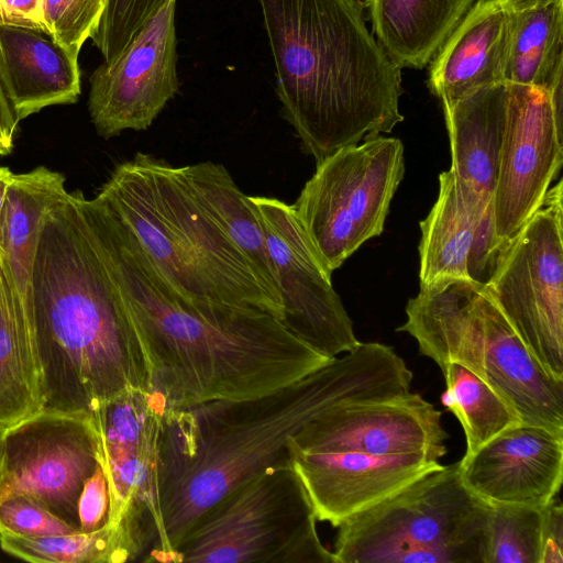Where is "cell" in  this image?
<instances>
[{
	"label": "cell",
	"mask_w": 563,
	"mask_h": 563,
	"mask_svg": "<svg viewBox=\"0 0 563 563\" xmlns=\"http://www.w3.org/2000/svg\"><path fill=\"white\" fill-rule=\"evenodd\" d=\"M100 456L90 413L42 409L3 431L0 500L29 496L79 530L78 499Z\"/></svg>",
	"instance_id": "cell-12"
},
{
	"label": "cell",
	"mask_w": 563,
	"mask_h": 563,
	"mask_svg": "<svg viewBox=\"0 0 563 563\" xmlns=\"http://www.w3.org/2000/svg\"><path fill=\"white\" fill-rule=\"evenodd\" d=\"M19 122L0 85V131L12 145Z\"/></svg>",
	"instance_id": "cell-38"
},
{
	"label": "cell",
	"mask_w": 563,
	"mask_h": 563,
	"mask_svg": "<svg viewBox=\"0 0 563 563\" xmlns=\"http://www.w3.org/2000/svg\"><path fill=\"white\" fill-rule=\"evenodd\" d=\"M307 490L286 455L205 511L175 563H336L321 542Z\"/></svg>",
	"instance_id": "cell-8"
},
{
	"label": "cell",
	"mask_w": 563,
	"mask_h": 563,
	"mask_svg": "<svg viewBox=\"0 0 563 563\" xmlns=\"http://www.w3.org/2000/svg\"><path fill=\"white\" fill-rule=\"evenodd\" d=\"M562 180L507 247L485 289L548 375L563 380Z\"/></svg>",
	"instance_id": "cell-10"
},
{
	"label": "cell",
	"mask_w": 563,
	"mask_h": 563,
	"mask_svg": "<svg viewBox=\"0 0 563 563\" xmlns=\"http://www.w3.org/2000/svg\"><path fill=\"white\" fill-rule=\"evenodd\" d=\"M476 0H365L376 40L401 68L427 67Z\"/></svg>",
	"instance_id": "cell-23"
},
{
	"label": "cell",
	"mask_w": 563,
	"mask_h": 563,
	"mask_svg": "<svg viewBox=\"0 0 563 563\" xmlns=\"http://www.w3.org/2000/svg\"><path fill=\"white\" fill-rule=\"evenodd\" d=\"M487 206L464 191L451 169L439 175L438 198L420 222V289L468 279L467 255L478 219Z\"/></svg>",
	"instance_id": "cell-24"
},
{
	"label": "cell",
	"mask_w": 563,
	"mask_h": 563,
	"mask_svg": "<svg viewBox=\"0 0 563 563\" xmlns=\"http://www.w3.org/2000/svg\"><path fill=\"white\" fill-rule=\"evenodd\" d=\"M13 173L4 166H0V213L5 202L9 186L13 178Z\"/></svg>",
	"instance_id": "cell-39"
},
{
	"label": "cell",
	"mask_w": 563,
	"mask_h": 563,
	"mask_svg": "<svg viewBox=\"0 0 563 563\" xmlns=\"http://www.w3.org/2000/svg\"><path fill=\"white\" fill-rule=\"evenodd\" d=\"M77 509L79 531L81 532H92L109 523V488L100 463L93 474L85 482Z\"/></svg>",
	"instance_id": "cell-35"
},
{
	"label": "cell",
	"mask_w": 563,
	"mask_h": 563,
	"mask_svg": "<svg viewBox=\"0 0 563 563\" xmlns=\"http://www.w3.org/2000/svg\"><path fill=\"white\" fill-rule=\"evenodd\" d=\"M440 369L446 387L443 404L462 426L466 442L465 455L520 422L511 407L464 366L451 362Z\"/></svg>",
	"instance_id": "cell-28"
},
{
	"label": "cell",
	"mask_w": 563,
	"mask_h": 563,
	"mask_svg": "<svg viewBox=\"0 0 563 563\" xmlns=\"http://www.w3.org/2000/svg\"><path fill=\"white\" fill-rule=\"evenodd\" d=\"M489 505L485 563H540L543 506Z\"/></svg>",
	"instance_id": "cell-30"
},
{
	"label": "cell",
	"mask_w": 563,
	"mask_h": 563,
	"mask_svg": "<svg viewBox=\"0 0 563 563\" xmlns=\"http://www.w3.org/2000/svg\"><path fill=\"white\" fill-rule=\"evenodd\" d=\"M373 374L358 353L330 358L272 393L166 408L158 462V539L145 562H174L177 547L223 495L288 455L287 443L333 406L368 396Z\"/></svg>",
	"instance_id": "cell-3"
},
{
	"label": "cell",
	"mask_w": 563,
	"mask_h": 563,
	"mask_svg": "<svg viewBox=\"0 0 563 563\" xmlns=\"http://www.w3.org/2000/svg\"><path fill=\"white\" fill-rule=\"evenodd\" d=\"M43 0H0V26H18L44 33Z\"/></svg>",
	"instance_id": "cell-37"
},
{
	"label": "cell",
	"mask_w": 563,
	"mask_h": 563,
	"mask_svg": "<svg viewBox=\"0 0 563 563\" xmlns=\"http://www.w3.org/2000/svg\"><path fill=\"white\" fill-rule=\"evenodd\" d=\"M562 80L563 0L514 11L505 81L552 95Z\"/></svg>",
	"instance_id": "cell-27"
},
{
	"label": "cell",
	"mask_w": 563,
	"mask_h": 563,
	"mask_svg": "<svg viewBox=\"0 0 563 563\" xmlns=\"http://www.w3.org/2000/svg\"><path fill=\"white\" fill-rule=\"evenodd\" d=\"M106 1V0H104Z\"/></svg>",
	"instance_id": "cell-44"
},
{
	"label": "cell",
	"mask_w": 563,
	"mask_h": 563,
	"mask_svg": "<svg viewBox=\"0 0 563 563\" xmlns=\"http://www.w3.org/2000/svg\"><path fill=\"white\" fill-rule=\"evenodd\" d=\"M404 174L401 141L382 135L341 147L317 163L291 206L328 272L380 235Z\"/></svg>",
	"instance_id": "cell-9"
},
{
	"label": "cell",
	"mask_w": 563,
	"mask_h": 563,
	"mask_svg": "<svg viewBox=\"0 0 563 563\" xmlns=\"http://www.w3.org/2000/svg\"><path fill=\"white\" fill-rule=\"evenodd\" d=\"M506 250L496 236L492 201L481 214L475 229L466 262L468 279L487 285Z\"/></svg>",
	"instance_id": "cell-34"
},
{
	"label": "cell",
	"mask_w": 563,
	"mask_h": 563,
	"mask_svg": "<svg viewBox=\"0 0 563 563\" xmlns=\"http://www.w3.org/2000/svg\"><path fill=\"white\" fill-rule=\"evenodd\" d=\"M3 429L0 428V476L2 472V464H3Z\"/></svg>",
	"instance_id": "cell-42"
},
{
	"label": "cell",
	"mask_w": 563,
	"mask_h": 563,
	"mask_svg": "<svg viewBox=\"0 0 563 563\" xmlns=\"http://www.w3.org/2000/svg\"><path fill=\"white\" fill-rule=\"evenodd\" d=\"M97 196L176 295L196 305L254 309L282 320L280 299L200 208L178 167L139 152L115 166Z\"/></svg>",
	"instance_id": "cell-5"
},
{
	"label": "cell",
	"mask_w": 563,
	"mask_h": 563,
	"mask_svg": "<svg viewBox=\"0 0 563 563\" xmlns=\"http://www.w3.org/2000/svg\"><path fill=\"white\" fill-rule=\"evenodd\" d=\"M200 208L240 250L267 288L280 299L257 208L228 169L213 162L178 167ZM282 301V299H280Z\"/></svg>",
	"instance_id": "cell-25"
},
{
	"label": "cell",
	"mask_w": 563,
	"mask_h": 563,
	"mask_svg": "<svg viewBox=\"0 0 563 563\" xmlns=\"http://www.w3.org/2000/svg\"><path fill=\"white\" fill-rule=\"evenodd\" d=\"M90 202L151 390L166 408L262 396L330 360L269 313L179 297L119 217L98 196Z\"/></svg>",
	"instance_id": "cell-1"
},
{
	"label": "cell",
	"mask_w": 563,
	"mask_h": 563,
	"mask_svg": "<svg viewBox=\"0 0 563 563\" xmlns=\"http://www.w3.org/2000/svg\"><path fill=\"white\" fill-rule=\"evenodd\" d=\"M12 146L13 145L5 140L2 132L0 131V151L3 153V155L9 154L12 150Z\"/></svg>",
	"instance_id": "cell-41"
},
{
	"label": "cell",
	"mask_w": 563,
	"mask_h": 563,
	"mask_svg": "<svg viewBox=\"0 0 563 563\" xmlns=\"http://www.w3.org/2000/svg\"><path fill=\"white\" fill-rule=\"evenodd\" d=\"M257 1L283 117L316 164L402 122V68L369 32L358 0Z\"/></svg>",
	"instance_id": "cell-4"
},
{
	"label": "cell",
	"mask_w": 563,
	"mask_h": 563,
	"mask_svg": "<svg viewBox=\"0 0 563 563\" xmlns=\"http://www.w3.org/2000/svg\"><path fill=\"white\" fill-rule=\"evenodd\" d=\"M44 35L0 26V85L19 121L51 106L75 103L81 92L78 58Z\"/></svg>",
	"instance_id": "cell-20"
},
{
	"label": "cell",
	"mask_w": 563,
	"mask_h": 563,
	"mask_svg": "<svg viewBox=\"0 0 563 563\" xmlns=\"http://www.w3.org/2000/svg\"><path fill=\"white\" fill-rule=\"evenodd\" d=\"M465 486L488 504L541 507L563 478V434L518 422L459 461Z\"/></svg>",
	"instance_id": "cell-17"
},
{
	"label": "cell",
	"mask_w": 563,
	"mask_h": 563,
	"mask_svg": "<svg viewBox=\"0 0 563 563\" xmlns=\"http://www.w3.org/2000/svg\"><path fill=\"white\" fill-rule=\"evenodd\" d=\"M103 9L104 0H43L44 34L78 58L84 43L95 34Z\"/></svg>",
	"instance_id": "cell-31"
},
{
	"label": "cell",
	"mask_w": 563,
	"mask_h": 563,
	"mask_svg": "<svg viewBox=\"0 0 563 563\" xmlns=\"http://www.w3.org/2000/svg\"><path fill=\"white\" fill-rule=\"evenodd\" d=\"M2 155H3V153L0 151V156H2Z\"/></svg>",
	"instance_id": "cell-43"
},
{
	"label": "cell",
	"mask_w": 563,
	"mask_h": 563,
	"mask_svg": "<svg viewBox=\"0 0 563 563\" xmlns=\"http://www.w3.org/2000/svg\"><path fill=\"white\" fill-rule=\"evenodd\" d=\"M511 10L501 0H476L429 64L428 85L442 107L506 82Z\"/></svg>",
	"instance_id": "cell-19"
},
{
	"label": "cell",
	"mask_w": 563,
	"mask_h": 563,
	"mask_svg": "<svg viewBox=\"0 0 563 563\" xmlns=\"http://www.w3.org/2000/svg\"><path fill=\"white\" fill-rule=\"evenodd\" d=\"M66 191L64 176L47 167L14 174L0 213V249L32 318V273L41 222L49 206Z\"/></svg>",
	"instance_id": "cell-26"
},
{
	"label": "cell",
	"mask_w": 563,
	"mask_h": 563,
	"mask_svg": "<svg viewBox=\"0 0 563 563\" xmlns=\"http://www.w3.org/2000/svg\"><path fill=\"white\" fill-rule=\"evenodd\" d=\"M507 82L483 87L443 108L451 170L462 189L489 203L497 181L507 117Z\"/></svg>",
	"instance_id": "cell-21"
},
{
	"label": "cell",
	"mask_w": 563,
	"mask_h": 563,
	"mask_svg": "<svg viewBox=\"0 0 563 563\" xmlns=\"http://www.w3.org/2000/svg\"><path fill=\"white\" fill-rule=\"evenodd\" d=\"M43 409L88 412L129 390L152 393L90 199L66 191L46 210L32 273Z\"/></svg>",
	"instance_id": "cell-2"
},
{
	"label": "cell",
	"mask_w": 563,
	"mask_h": 563,
	"mask_svg": "<svg viewBox=\"0 0 563 563\" xmlns=\"http://www.w3.org/2000/svg\"><path fill=\"white\" fill-rule=\"evenodd\" d=\"M449 434L442 412L418 393L390 399L346 401L320 413L287 448L309 453H422L440 460Z\"/></svg>",
	"instance_id": "cell-16"
},
{
	"label": "cell",
	"mask_w": 563,
	"mask_h": 563,
	"mask_svg": "<svg viewBox=\"0 0 563 563\" xmlns=\"http://www.w3.org/2000/svg\"><path fill=\"white\" fill-rule=\"evenodd\" d=\"M397 331L440 368L453 362L475 374L521 423L563 434V380L539 365L484 286L454 279L420 289Z\"/></svg>",
	"instance_id": "cell-6"
},
{
	"label": "cell",
	"mask_w": 563,
	"mask_h": 563,
	"mask_svg": "<svg viewBox=\"0 0 563 563\" xmlns=\"http://www.w3.org/2000/svg\"><path fill=\"white\" fill-rule=\"evenodd\" d=\"M318 521L339 527L441 464L422 453H309L287 448Z\"/></svg>",
	"instance_id": "cell-18"
},
{
	"label": "cell",
	"mask_w": 563,
	"mask_h": 563,
	"mask_svg": "<svg viewBox=\"0 0 563 563\" xmlns=\"http://www.w3.org/2000/svg\"><path fill=\"white\" fill-rule=\"evenodd\" d=\"M507 117L493 195L495 230L508 247L540 208L563 163L562 104L507 82Z\"/></svg>",
	"instance_id": "cell-14"
},
{
	"label": "cell",
	"mask_w": 563,
	"mask_h": 563,
	"mask_svg": "<svg viewBox=\"0 0 563 563\" xmlns=\"http://www.w3.org/2000/svg\"><path fill=\"white\" fill-rule=\"evenodd\" d=\"M165 401L129 390L95 408L100 464L109 496V525L123 538L130 561H145L159 533L158 462Z\"/></svg>",
	"instance_id": "cell-11"
},
{
	"label": "cell",
	"mask_w": 563,
	"mask_h": 563,
	"mask_svg": "<svg viewBox=\"0 0 563 563\" xmlns=\"http://www.w3.org/2000/svg\"><path fill=\"white\" fill-rule=\"evenodd\" d=\"M176 0H168L112 63L90 76L88 109L104 139L148 129L179 89Z\"/></svg>",
	"instance_id": "cell-15"
},
{
	"label": "cell",
	"mask_w": 563,
	"mask_h": 563,
	"mask_svg": "<svg viewBox=\"0 0 563 563\" xmlns=\"http://www.w3.org/2000/svg\"><path fill=\"white\" fill-rule=\"evenodd\" d=\"M540 563H563V508L558 496L542 507Z\"/></svg>",
	"instance_id": "cell-36"
},
{
	"label": "cell",
	"mask_w": 563,
	"mask_h": 563,
	"mask_svg": "<svg viewBox=\"0 0 563 563\" xmlns=\"http://www.w3.org/2000/svg\"><path fill=\"white\" fill-rule=\"evenodd\" d=\"M490 505L441 465L338 528L336 563H485Z\"/></svg>",
	"instance_id": "cell-7"
},
{
	"label": "cell",
	"mask_w": 563,
	"mask_h": 563,
	"mask_svg": "<svg viewBox=\"0 0 563 563\" xmlns=\"http://www.w3.org/2000/svg\"><path fill=\"white\" fill-rule=\"evenodd\" d=\"M29 537H48L76 532L37 500L15 495L0 500V532Z\"/></svg>",
	"instance_id": "cell-33"
},
{
	"label": "cell",
	"mask_w": 563,
	"mask_h": 563,
	"mask_svg": "<svg viewBox=\"0 0 563 563\" xmlns=\"http://www.w3.org/2000/svg\"><path fill=\"white\" fill-rule=\"evenodd\" d=\"M260 213L283 303V325L299 340L333 358L353 350V323L302 229L291 205L250 196Z\"/></svg>",
	"instance_id": "cell-13"
},
{
	"label": "cell",
	"mask_w": 563,
	"mask_h": 563,
	"mask_svg": "<svg viewBox=\"0 0 563 563\" xmlns=\"http://www.w3.org/2000/svg\"><path fill=\"white\" fill-rule=\"evenodd\" d=\"M0 548L11 556L29 562L123 563L129 562L122 536L111 525L92 531L48 537L0 532Z\"/></svg>",
	"instance_id": "cell-29"
},
{
	"label": "cell",
	"mask_w": 563,
	"mask_h": 563,
	"mask_svg": "<svg viewBox=\"0 0 563 563\" xmlns=\"http://www.w3.org/2000/svg\"><path fill=\"white\" fill-rule=\"evenodd\" d=\"M168 0H106L99 25L91 36L104 63H112L143 25Z\"/></svg>",
	"instance_id": "cell-32"
},
{
	"label": "cell",
	"mask_w": 563,
	"mask_h": 563,
	"mask_svg": "<svg viewBox=\"0 0 563 563\" xmlns=\"http://www.w3.org/2000/svg\"><path fill=\"white\" fill-rule=\"evenodd\" d=\"M43 409L33 318L25 311L0 249V428Z\"/></svg>",
	"instance_id": "cell-22"
},
{
	"label": "cell",
	"mask_w": 563,
	"mask_h": 563,
	"mask_svg": "<svg viewBox=\"0 0 563 563\" xmlns=\"http://www.w3.org/2000/svg\"><path fill=\"white\" fill-rule=\"evenodd\" d=\"M501 1L505 2L511 10L519 11V10L545 4V3L554 1V0H501Z\"/></svg>",
	"instance_id": "cell-40"
}]
</instances>
